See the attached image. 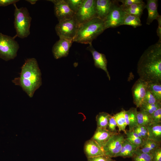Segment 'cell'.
<instances>
[{"mask_svg":"<svg viewBox=\"0 0 161 161\" xmlns=\"http://www.w3.org/2000/svg\"><path fill=\"white\" fill-rule=\"evenodd\" d=\"M86 49L90 52L92 55L95 66L103 70L106 72L109 80H110V75L107 69V61L105 55L97 51L92 44H89Z\"/></svg>","mask_w":161,"mask_h":161,"instance_id":"obj_13","label":"cell"},{"mask_svg":"<svg viewBox=\"0 0 161 161\" xmlns=\"http://www.w3.org/2000/svg\"><path fill=\"white\" fill-rule=\"evenodd\" d=\"M124 110L122 109L120 112L113 115L118 128L119 131H123L125 134L126 131V129L127 125L124 117Z\"/></svg>","mask_w":161,"mask_h":161,"instance_id":"obj_25","label":"cell"},{"mask_svg":"<svg viewBox=\"0 0 161 161\" xmlns=\"http://www.w3.org/2000/svg\"><path fill=\"white\" fill-rule=\"evenodd\" d=\"M112 1L110 0H96L95 9L97 17L104 20L109 11Z\"/></svg>","mask_w":161,"mask_h":161,"instance_id":"obj_16","label":"cell"},{"mask_svg":"<svg viewBox=\"0 0 161 161\" xmlns=\"http://www.w3.org/2000/svg\"><path fill=\"white\" fill-rule=\"evenodd\" d=\"M115 160L105 155L87 159V161H114Z\"/></svg>","mask_w":161,"mask_h":161,"instance_id":"obj_38","label":"cell"},{"mask_svg":"<svg viewBox=\"0 0 161 161\" xmlns=\"http://www.w3.org/2000/svg\"><path fill=\"white\" fill-rule=\"evenodd\" d=\"M160 144L148 138L143 140L137 149L142 153L151 154L155 149L160 147Z\"/></svg>","mask_w":161,"mask_h":161,"instance_id":"obj_21","label":"cell"},{"mask_svg":"<svg viewBox=\"0 0 161 161\" xmlns=\"http://www.w3.org/2000/svg\"><path fill=\"white\" fill-rule=\"evenodd\" d=\"M146 126L148 132V138L161 143V123H152Z\"/></svg>","mask_w":161,"mask_h":161,"instance_id":"obj_18","label":"cell"},{"mask_svg":"<svg viewBox=\"0 0 161 161\" xmlns=\"http://www.w3.org/2000/svg\"><path fill=\"white\" fill-rule=\"evenodd\" d=\"M137 72L139 78L148 83L161 82V41L144 51L138 61Z\"/></svg>","mask_w":161,"mask_h":161,"instance_id":"obj_1","label":"cell"},{"mask_svg":"<svg viewBox=\"0 0 161 161\" xmlns=\"http://www.w3.org/2000/svg\"><path fill=\"white\" fill-rule=\"evenodd\" d=\"M126 13L118 0H112L109 12L103 20L106 29L122 25Z\"/></svg>","mask_w":161,"mask_h":161,"instance_id":"obj_7","label":"cell"},{"mask_svg":"<svg viewBox=\"0 0 161 161\" xmlns=\"http://www.w3.org/2000/svg\"><path fill=\"white\" fill-rule=\"evenodd\" d=\"M79 25L74 16L70 18L59 21L55 26V30L59 38L73 41Z\"/></svg>","mask_w":161,"mask_h":161,"instance_id":"obj_6","label":"cell"},{"mask_svg":"<svg viewBox=\"0 0 161 161\" xmlns=\"http://www.w3.org/2000/svg\"><path fill=\"white\" fill-rule=\"evenodd\" d=\"M157 0H148L145 4V8L147 9L148 11V16L147 19L146 24L150 25L155 19L160 15L157 10Z\"/></svg>","mask_w":161,"mask_h":161,"instance_id":"obj_17","label":"cell"},{"mask_svg":"<svg viewBox=\"0 0 161 161\" xmlns=\"http://www.w3.org/2000/svg\"><path fill=\"white\" fill-rule=\"evenodd\" d=\"M125 139L124 135L119 132L113 135L102 148L104 155L111 158L115 157Z\"/></svg>","mask_w":161,"mask_h":161,"instance_id":"obj_9","label":"cell"},{"mask_svg":"<svg viewBox=\"0 0 161 161\" xmlns=\"http://www.w3.org/2000/svg\"><path fill=\"white\" fill-rule=\"evenodd\" d=\"M125 134L126 135V139L131 143L137 146L138 147L142 144L143 141L133 130H126Z\"/></svg>","mask_w":161,"mask_h":161,"instance_id":"obj_28","label":"cell"},{"mask_svg":"<svg viewBox=\"0 0 161 161\" xmlns=\"http://www.w3.org/2000/svg\"><path fill=\"white\" fill-rule=\"evenodd\" d=\"M48 1L54 4V13L59 21L74 16L75 13L70 9L65 0Z\"/></svg>","mask_w":161,"mask_h":161,"instance_id":"obj_11","label":"cell"},{"mask_svg":"<svg viewBox=\"0 0 161 161\" xmlns=\"http://www.w3.org/2000/svg\"><path fill=\"white\" fill-rule=\"evenodd\" d=\"M137 108L131 107L129 110H124V117L126 123L129 126V131H132L138 125L137 119Z\"/></svg>","mask_w":161,"mask_h":161,"instance_id":"obj_20","label":"cell"},{"mask_svg":"<svg viewBox=\"0 0 161 161\" xmlns=\"http://www.w3.org/2000/svg\"><path fill=\"white\" fill-rule=\"evenodd\" d=\"M65 1L70 9L75 14L82 4L83 0H65Z\"/></svg>","mask_w":161,"mask_h":161,"instance_id":"obj_32","label":"cell"},{"mask_svg":"<svg viewBox=\"0 0 161 161\" xmlns=\"http://www.w3.org/2000/svg\"><path fill=\"white\" fill-rule=\"evenodd\" d=\"M138 147L133 145L125 138L119 152L115 157H121L124 158L132 157L135 153Z\"/></svg>","mask_w":161,"mask_h":161,"instance_id":"obj_19","label":"cell"},{"mask_svg":"<svg viewBox=\"0 0 161 161\" xmlns=\"http://www.w3.org/2000/svg\"><path fill=\"white\" fill-rule=\"evenodd\" d=\"M73 42L72 40L60 38L52 48V52L55 58L58 59L67 56Z\"/></svg>","mask_w":161,"mask_h":161,"instance_id":"obj_12","label":"cell"},{"mask_svg":"<svg viewBox=\"0 0 161 161\" xmlns=\"http://www.w3.org/2000/svg\"><path fill=\"white\" fill-rule=\"evenodd\" d=\"M84 151L87 159L104 155L103 148L91 139L85 142Z\"/></svg>","mask_w":161,"mask_h":161,"instance_id":"obj_14","label":"cell"},{"mask_svg":"<svg viewBox=\"0 0 161 161\" xmlns=\"http://www.w3.org/2000/svg\"><path fill=\"white\" fill-rule=\"evenodd\" d=\"M27 2L30 3L31 4H35L36 2L38 1L37 0H26Z\"/></svg>","mask_w":161,"mask_h":161,"instance_id":"obj_41","label":"cell"},{"mask_svg":"<svg viewBox=\"0 0 161 161\" xmlns=\"http://www.w3.org/2000/svg\"><path fill=\"white\" fill-rule=\"evenodd\" d=\"M13 5L15 8L14 24L16 32L15 36L21 38H26L30 34L32 18L26 7L18 8L16 4Z\"/></svg>","mask_w":161,"mask_h":161,"instance_id":"obj_4","label":"cell"},{"mask_svg":"<svg viewBox=\"0 0 161 161\" xmlns=\"http://www.w3.org/2000/svg\"><path fill=\"white\" fill-rule=\"evenodd\" d=\"M159 102H161L157 100L152 93L147 89L143 103L153 104Z\"/></svg>","mask_w":161,"mask_h":161,"instance_id":"obj_34","label":"cell"},{"mask_svg":"<svg viewBox=\"0 0 161 161\" xmlns=\"http://www.w3.org/2000/svg\"><path fill=\"white\" fill-rule=\"evenodd\" d=\"M114 161H116L115 160H114Z\"/></svg>","mask_w":161,"mask_h":161,"instance_id":"obj_42","label":"cell"},{"mask_svg":"<svg viewBox=\"0 0 161 161\" xmlns=\"http://www.w3.org/2000/svg\"><path fill=\"white\" fill-rule=\"evenodd\" d=\"M110 114L102 112L99 113L96 117L97 127L106 129Z\"/></svg>","mask_w":161,"mask_h":161,"instance_id":"obj_27","label":"cell"},{"mask_svg":"<svg viewBox=\"0 0 161 161\" xmlns=\"http://www.w3.org/2000/svg\"><path fill=\"white\" fill-rule=\"evenodd\" d=\"M118 1L119 2L121 3L122 4L120 5V6L123 9L128 7L134 3L143 1L142 0H120Z\"/></svg>","mask_w":161,"mask_h":161,"instance_id":"obj_37","label":"cell"},{"mask_svg":"<svg viewBox=\"0 0 161 161\" xmlns=\"http://www.w3.org/2000/svg\"><path fill=\"white\" fill-rule=\"evenodd\" d=\"M106 29L103 20L96 17L79 25L73 41L92 44V41Z\"/></svg>","mask_w":161,"mask_h":161,"instance_id":"obj_3","label":"cell"},{"mask_svg":"<svg viewBox=\"0 0 161 161\" xmlns=\"http://www.w3.org/2000/svg\"><path fill=\"white\" fill-rule=\"evenodd\" d=\"M143 140L148 138V132L146 126L138 125L132 130Z\"/></svg>","mask_w":161,"mask_h":161,"instance_id":"obj_31","label":"cell"},{"mask_svg":"<svg viewBox=\"0 0 161 161\" xmlns=\"http://www.w3.org/2000/svg\"><path fill=\"white\" fill-rule=\"evenodd\" d=\"M156 20L158 23V26L157 31V34L159 38L158 41H161V16L160 15Z\"/></svg>","mask_w":161,"mask_h":161,"instance_id":"obj_40","label":"cell"},{"mask_svg":"<svg viewBox=\"0 0 161 161\" xmlns=\"http://www.w3.org/2000/svg\"><path fill=\"white\" fill-rule=\"evenodd\" d=\"M116 133L111 132L106 129L97 127L91 139L102 148L111 137Z\"/></svg>","mask_w":161,"mask_h":161,"instance_id":"obj_15","label":"cell"},{"mask_svg":"<svg viewBox=\"0 0 161 161\" xmlns=\"http://www.w3.org/2000/svg\"><path fill=\"white\" fill-rule=\"evenodd\" d=\"M131 158L132 161H152L151 154L142 153L137 149Z\"/></svg>","mask_w":161,"mask_h":161,"instance_id":"obj_29","label":"cell"},{"mask_svg":"<svg viewBox=\"0 0 161 161\" xmlns=\"http://www.w3.org/2000/svg\"><path fill=\"white\" fill-rule=\"evenodd\" d=\"M147 89L157 100L161 102V82L148 83Z\"/></svg>","mask_w":161,"mask_h":161,"instance_id":"obj_24","label":"cell"},{"mask_svg":"<svg viewBox=\"0 0 161 161\" xmlns=\"http://www.w3.org/2000/svg\"><path fill=\"white\" fill-rule=\"evenodd\" d=\"M15 37L0 32V58L5 61L13 59L17 56L19 46Z\"/></svg>","mask_w":161,"mask_h":161,"instance_id":"obj_5","label":"cell"},{"mask_svg":"<svg viewBox=\"0 0 161 161\" xmlns=\"http://www.w3.org/2000/svg\"><path fill=\"white\" fill-rule=\"evenodd\" d=\"M19 1V0H0V6L5 7L14 4Z\"/></svg>","mask_w":161,"mask_h":161,"instance_id":"obj_39","label":"cell"},{"mask_svg":"<svg viewBox=\"0 0 161 161\" xmlns=\"http://www.w3.org/2000/svg\"><path fill=\"white\" fill-rule=\"evenodd\" d=\"M152 161H161V148L155 149L151 154Z\"/></svg>","mask_w":161,"mask_h":161,"instance_id":"obj_36","label":"cell"},{"mask_svg":"<svg viewBox=\"0 0 161 161\" xmlns=\"http://www.w3.org/2000/svg\"><path fill=\"white\" fill-rule=\"evenodd\" d=\"M117 127V124L113 115H110L106 129L111 132L117 133V132L116 129Z\"/></svg>","mask_w":161,"mask_h":161,"instance_id":"obj_33","label":"cell"},{"mask_svg":"<svg viewBox=\"0 0 161 161\" xmlns=\"http://www.w3.org/2000/svg\"><path fill=\"white\" fill-rule=\"evenodd\" d=\"M41 74L37 61L34 58L27 59L21 67L19 77L12 81L21 87L30 97L42 84Z\"/></svg>","mask_w":161,"mask_h":161,"instance_id":"obj_2","label":"cell"},{"mask_svg":"<svg viewBox=\"0 0 161 161\" xmlns=\"http://www.w3.org/2000/svg\"><path fill=\"white\" fill-rule=\"evenodd\" d=\"M148 83L139 78L133 85L131 90L133 103L137 108L143 104L147 89Z\"/></svg>","mask_w":161,"mask_h":161,"instance_id":"obj_10","label":"cell"},{"mask_svg":"<svg viewBox=\"0 0 161 161\" xmlns=\"http://www.w3.org/2000/svg\"><path fill=\"white\" fill-rule=\"evenodd\" d=\"M140 18L139 16L126 13L122 25H128L132 26L134 28L142 25Z\"/></svg>","mask_w":161,"mask_h":161,"instance_id":"obj_23","label":"cell"},{"mask_svg":"<svg viewBox=\"0 0 161 161\" xmlns=\"http://www.w3.org/2000/svg\"><path fill=\"white\" fill-rule=\"evenodd\" d=\"M137 119L138 125L147 126L153 123L151 115L143 111L137 112Z\"/></svg>","mask_w":161,"mask_h":161,"instance_id":"obj_26","label":"cell"},{"mask_svg":"<svg viewBox=\"0 0 161 161\" xmlns=\"http://www.w3.org/2000/svg\"><path fill=\"white\" fill-rule=\"evenodd\" d=\"M153 123H161V107L151 115Z\"/></svg>","mask_w":161,"mask_h":161,"instance_id":"obj_35","label":"cell"},{"mask_svg":"<svg viewBox=\"0 0 161 161\" xmlns=\"http://www.w3.org/2000/svg\"><path fill=\"white\" fill-rule=\"evenodd\" d=\"M96 0H83L74 17L80 25L97 17Z\"/></svg>","mask_w":161,"mask_h":161,"instance_id":"obj_8","label":"cell"},{"mask_svg":"<svg viewBox=\"0 0 161 161\" xmlns=\"http://www.w3.org/2000/svg\"><path fill=\"white\" fill-rule=\"evenodd\" d=\"M161 107V102H159L153 104L143 103L139 108L140 110L146 112L151 115Z\"/></svg>","mask_w":161,"mask_h":161,"instance_id":"obj_30","label":"cell"},{"mask_svg":"<svg viewBox=\"0 0 161 161\" xmlns=\"http://www.w3.org/2000/svg\"><path fill=\"white\" fill-rule=\"evenodd\" d=\"M145 5V3L142 1L134 3L128 7L123 9L127 14L136 15L140 18Z\"/></svg>","mask_w":161,"mask_h":161,"instance_id":"obj_22","label":"cell"}]
</instances>
